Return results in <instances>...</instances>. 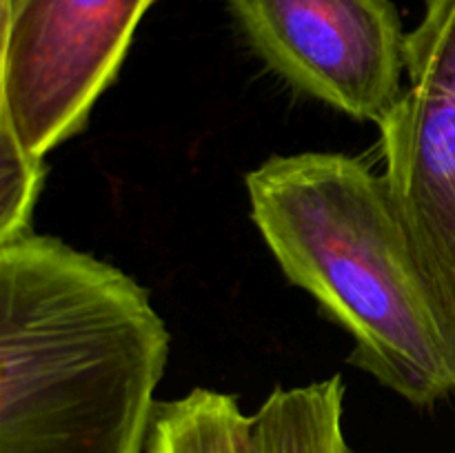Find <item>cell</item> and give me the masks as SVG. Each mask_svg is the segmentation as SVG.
I'll use <instances>...</instances> for the list:
<instances>
[{
	"mask_svg": "<svg viewBox=\"0 0 455 453\" xmlns=\"http://www.w3.org/2000/svg\"><path fill=\"white\" fill-rule=\"evenodd\" d=\"M167 358L132 275L36 231L0 242V453H145Z\"/></svg>",
	"mask_w": 455,
	"mask_h": 453,
	"instance_id": "6da1fadb",
	"label": "cell"
},
{
	"mask_svg": "<svg viewBox=\"0 0 455 453\" xmlns=\"http://www.w3.org/2000/svg\"><path fill=\"white\" fill-rule=\"evenodd\" d=\"M251 220L289 282L349 333V364L413 407L455 391V318L385 176L333 151L271 155L244 178Z\"/></svg>",
	"mask_w": 455,
	"mask_h": 453,
	"instance_id": "7a4b0ae2",
	"label": "cell"
},
{
	"mask_svg": "<svg viewBox=\"0 0 455 453\" xmlns=\"http://www.w3.org/2000/svg\"><path fill=\"white\" fill-rule=\"evenodd\" d=\"M156 0H18L0 12V124L43 158L78 136Z\"/></svg>",
	"mask_w": 455,
	"mask_h": 453,
	"instance_id": "3957f363",
	"label": "cell"
},
{
	"mask_svg": "<svg viewBox=\"0 0 455 453\" xmlns=\"http://www.w3.org/2000/svg\"><path fill=\"white\" fill-rule=\"evenodd\" d=\"M289 87L380 127L403 93L407 34L391 0H227Z\"/></svg>",
	"mask_w": 455,
	"mask_h": 453,
	"instance_id": "277c9868",
	"label": "cell"
},
{
	"mask_svg": "<svg viewBox=\"0 0 455 453\" xmlns=\"http://www.w3.org/2000/svg\"><path fill=\"white\" fill-rule=\"evenodd\" d=\"M409 84L380 124L385 180L455 318V0H425Z\"/></svg>",
	"mask_w": 455,
	"mask_h": 453,
	"instance_id": "5b68a950",
	"label": "cell"
},
{
	"mask_svg": "<svg viewBox=\"0 0 455 453\" xmlns=\"http://www.w3.org/2000/svg\"><path fill=\"white\" fill-rule=\"evenodd\" d=\"M342 413L340 373L305 386H278L253 411L258 453H351Z\"/></svg>",
	"mask_w": 455,
	"mask_h": 453,
	"instance_id": "8992f818",
	"label": "cell"
},
{
	"mask_svg": "<svg viewBox=\"0 0 455 453\" xmlns=\"http://www.w3.org/2000/svg\"><path fill=\"white\" fill-rule=\"evenodd\" d=\"M145 453H258L256 417L235 395L196 386L158 402Z\"/></svg>",
	"mask_w": 455,
	"mask_h": 453,
	"instance_id": "52a82bcc",
	"label": "cell"
},
{
	"mask_svg": "<svg viewBox=\"0 0 455 453\" xmlns=\"http://www.w3.org/2000/svg\"><path fill=\"white\" fill-rule=\"evenodd\" d=\"M44 180V160L27 154L7 124H0V242L29 234Z\"/></svg>",
	"mask_w": 455,
	"mask_h": 453,
	"instance_id": "ba28073f",
	"label": "cell"
},
{
	"mask_svg": "<svg viewBox=\"0 0 455 453\" xmlns=\"http://www.w3.org/2000/svg\"><path fill=\"white\" fill-rule=\"evenodd\" d=\"M18 0H0V12H7V9H12Z\"/></svg>",
	"mask_w": 455,
	"mask_h": 453,
	"instance_id": "9c48e42d",
	"label": "cell"
}]
</instances>
